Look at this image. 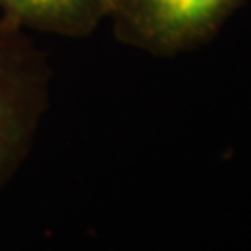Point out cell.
<instances>
[{
	"label": "cell",
	"instance_id": "1",
	"mask_svg": "<svg viewBox=\"0 0 251 251\" xmlns=\"http://www.w3.org/2000/svg\"><path fill=\"white\" fill-rule=\"evenodd\" d=\"M49 62L23 28L0 19V188L25 160L49 100Z\"/></svg>",
	"mask_w": 251,
	"mask_h": 251
},
{
	"label": "cell",
	"instance_id": "2",
	"mask_svg": "<svg viewBox=\"0 0 251 251\" xmlns=\"http://www.w3.org/2000/svg\"><path fill=\"white\" fill-rule=\"evenodd\" d=\"M240 0H116L114 34L126 45L173 56L214 34Z\"/></svg>",
	"mask_w": 251,
	"mask_h": 251
},
{
	"label": "cell",
	"instance_id": "3",
	"mask_svg": "<svg viewBox=\"0 0 251 251\" xmlns=\"http://www.w3.org/2000/svg\"><path fill=\"white\" fill-rule=\"evenodd\" d=\"M116 0H0L2 19L23 30L84 37L112 15Z\"/></svg>",
	"mask_w": 251,
	"mask_h": 251
}]
</instances>
